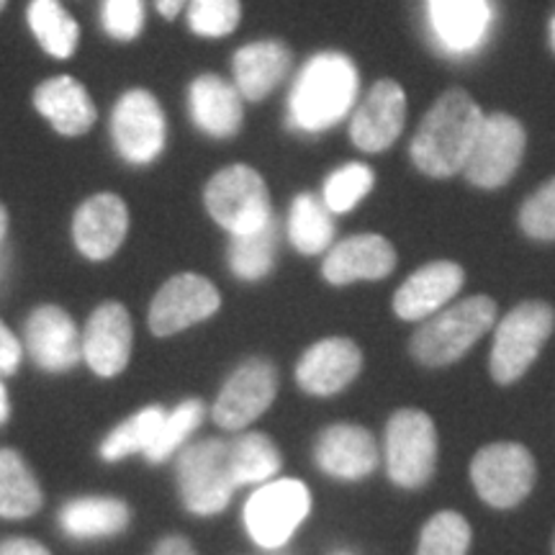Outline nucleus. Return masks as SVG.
<instances>
[{
	"label": "nucleus",
	"mask_w": 555,
	"mask_h": 555,
	"mask_svg": "<svg viewBox=\"0 0 555 555\" xmlns=\"http://www.w3.org/2000/svg\"><path fill=\"white\" fill-rule=\"evenodd\" d=\"M437 433L422 409H399L386 427L388 478L401 489H420L435 474Z\"/></svg>",
	"instance_id": "1a4fd4ad"
},
{
	"label": "nucleus",
	"mask_w": 555,
	"mask_h": 555,
	"mask_svg": "<svg viewBox=\"0 0 555 555\" xmlns=\"http://www.w3.org/2000/svg\"><path fill=\"white\" fill-rule=\"evenodd\" d=\"M129 232V208L116 193H95L73 217V240L82 258L103 262L119 253Z\"/></svg>",
	"instance_id": "dca6fc26"
},
{
	"label": "nucleus",
	"mask_w": 555,
	"mask_h": 555,
	"mask_svg": "<svg viewBox=\"0 0 555 555\" xmlns=\"http://www.w3.org/2000/svg\"><path fill=\"white\" fill-rule=\"evenodd\" d=\"M294 65V52L281 39H258L240 47L232 57L234 86L249 103L266 101L286 80Z\"/></svg>",
	"instance_id": "5701e85b"
},
{
	"label": "nucleus",
	"mask_w": 555,
	"mask_h": 555,
	"mask_svg": "<svg viewBox=\"0 0 555 555\" xmlns=\"http://www.w3.org/2000/svg\"><path fill=\"white\" fill-rule=\"evenodd\" d=\"M245 99L234 82L221 75L204 73L191 82L189 108L191 119L198 131L211 139H232L242 131L245 124Z\"/></svg>",
	"instance_id": "412c9836"
},
{
	"label": "nucleus",
	"mask_w": 555,
	"mask_h": 555,
	"mask_svg": "<svg viewBox=\"0 0 555 555\" xmlns=\"http://www.w3.org/2000/svg\"><path fill=\"white\" fill-rule=\"evenodd\" d=\"M486 119L483 108L463 88H448L422 116L409 157L422 176L446 180L466 168L470 152Z\"/></svg>",
	"instance_id": "f257e3e1"
},
{
	"label": "nucleus",
	"mask_w": 555,
	"mask_h": 555,
	"mask_svg": "<svg viewBox=\"0 0 555 555\" xmlns=\"http://www.w3.org/2000/svg\"><path fill=\"white\" fill-rule=\"evenodd\" d=\"M26 347L41 371L69 373L82 360V335L62 307L44 304L26 319Z\"/></svg>",
	"instance_id": "f3484780"
},
{
	"label": "nucleus",
	"mask_w": 555,
	"mask_h": 555,
	"mask_svg": "<svg viewBox=\"0 0 555 555\" xmlns=\"http://www.w3.org/2000/svg\"><path fill=\"white\" fill-rule=\"evenodd\" d=\"M18 365H21L18 337L13 335V332L5 327L3 319H0V373L11 376V373L18 371Z\"/></svg>",
	"instance_id": "58836bf2"
},
{
	"label": "nucleus",
	"mask_w": 555,
	"mask_h": 555,
	"mask_svg": "<svg viewBox=\"0 0 555 555\" xmlns=\"http://www.w3.org/2000/svg\"><path fill=\"white\" fill-rule=\"evenodd\" d=\"M288 240L296 253H327L335 240V214L314 193H298L288 211Z\"/></svg>",
	"instance_id": "cd10ccee"
},
{
	"label": "nucleus",
	"mask_w": 555,
	"mask_h": 555,
	"mask_svg": "<svg viewBox=\"0 0 555 555\" xmlns=\"http://www.w3.org/2000/svg\"><path fill=\"white\" fill-rule=\"evenodd\" d=\"M111 139L129 165H150L163 155L168 142V121L150 90H127L111 114Z\"/></svg>",
	"instance_id": "9d476101"
},
{
	"label": "nucleus",
	"mask_w": 555,
	"mask_h": 555,
	"mask_svg": "<svg viewBox=\"0 0 555 555\" xmlns=\"http://www.w3.org/2000/svg\"><path fill=\"white\" fill-rule=\"evenodd\" d=\"M547 47H551V52L555 54V11L551 21H547Z\"/></svg>",
	"instance_id": "c03bdc74"
},
{
	"label": "nucleus",
	"mask_w": 555,
	"mask_h": 555,
	"mask_svg": "<svg viewBox=\"0 0 555 555\" xmlns=\"http://www.w3.org/2000/svg\"><path fill=\"white\" fill-rule=\"evenodd\" d=\"M34 108L52 124L62 137H82L93 129L99 111L80 80L69 75L44 80L34 90Z\"/></svg>",
	"instance_id": "b1692460"
},
{
	"label": "nucleus",
	"mask_w": 555,
	"mask_h": 555,
	"mask_svg": "<svg viewBox=\"0 0 555 555\" xmlns=\"http://www.w3.org/2000/svg\"><path fill=\"white\" fill-rule=\"evenodd\" d=\"M470 527L457 512H437L422 530L416 555H466Z\"/></svg>",
	"instance_id": "f704fd0d"
},
{
	"label": "nucleus",
	"mask_w": 555,
	"mask_h": 555,
	"mask_svg": "<svg viewBox=\"0 0 555 555\" xmlns=\"http://www.w3.org/2000/svg\"><path fill=\"white\" fill-rule=\"evenodd\" d=\"M189 5V0H155V9L163 18H178V13Z\"/></svg>",
	"instance_id": "a19ab883"
},
{
	"label": "nucleus",
	"mask_w": 555,
	"mask_h": 555,
	"mask_svg": "<svg viewBox=\"0 0 555 555\" xmlns=\"http://www.w3.org/2000/svg\"><path fill=\"white\" fill-rule=\"evenodd\" d=\"M208 217L229 234L258 232L273 219L266 178L245 163H234L214 172L204 189Z\"/></svg>",
	"instance_id": "20e7f679"
},
{
	"label": "nucleus",
	"mask_w": 555,
	"mask_h": 555,
	"mask_svg": "<svg viewBox=\"0 0 555 555\" xmlns=\"http://www.w3.org/2000/svg\"><path fill=\"white\" fill-rule=\"evenodd\" d=\"M311 512V494L307 483L296 478H275L266 481L247 499L245 527L255 545L262 551H278L294 538Z\"/></svg>",
	"instance_id": "6e6552de"
},
{
	"label": "nucleus",
	"mask_w": 555,
	"mask_h": 555,
	"mask_svg": "<svg viewBox=\"0 0 555 555\" xmlns=\"http://www.w3.org/2000/svg\"><path fill=\"white\" fill-rule=\"evenodd\" d=\"M229 442V461L237 486L266 483L281 470V453L275 442L262 433H245Z\"/></svg>",
	"instance_id": "7c9ffc66"
},
{
	"label": "nucleus",
	"mask_w": 555,
	"mask_h": 555,
	"mask_svg": "<svg viewBox=\"0 0 555 555\" xmlns=\"http://www.w3.org/2000/svg\"><path fill=\"white\" fill-rule=\"evenodd\" d=\"M555 330V309L545 301H522L499 322L491 345V376L496 384H515L535 363Z\"/></svg>",
	"instance_id": "423d86ee"
},
{
	"label": "nucleus",
	"mask_w": 555,
	"mask_h": 555,
	"mask_svg": "<svg viewBox=\"0 0 555 555\" xmlns=\"http://www.w3.org/2000/svg\"><path fill=\"white\" fill-rule=\"evenodd\" d=\"M11 416V401H9V391H5L3 380H0V425H5Z\"/></svg>",
	"instance_id": "79ce46f5"
},
{
	"label": "nucleus",
	"mask_w": 555,
	"mask_h": 555,
	"mask_svg": "<svg viewBox=\"0 0 555 555\" xmlns=\"http://www.w3.org/2000/svg\"><path fill=\"white\" fill-rule=\"evenodd\" d=\"M5 232H9V211H5V206L0 204V242H3Z\"/></svg>",
	"instance_id": "37998d69"
},
{
	"label": "nucleus",
	"mask_w": 555,
	"mask_h": 555,
	"mask_svg": "<svg viewBox=\"0 0 555 555\" xmlns=\"http://www.w3.org/2000/svg\"><path fill=\"white\" fill-rule=\"evenodd\" d=\"M376 185V172L365 163H345L324 178L322 201L332 214H350L360 201L371 196Z\"/></svg>",
	"instance_id": "473e14b6"
},
{
	"label": "nucleus",
	"mask_w": 555,
	"mask_h": 555,
	"mask_svg": "<svg viewBox=\"0 0 555 555\" xmlns=\"http://www.w3.org/2000/svg\"><path fill=\"white\" fill-rule=\"evenodd\" d=\"M429 21L450 50H470L489 29V0H429Z\"/></svg>",
	"instance_id": "a878e982"
},
{
	"label": "nucleus",
	"mask_w": 555,
	"mask_h": 555,
	"mask_svg": "<svg viewBox=\"0 0 555 555\" xmlns=\"http://www.w3.org/2000/svg\"><path fill=\"white\" fill-rule=\"evenodd\" d=\"M60 527L75 540L121 535L129 527V504L116 496H78L60 509Z\"/></svg>",
	"instance_id": "393cba45"
},
{
	"label": "nucleus",
	"mask_w": 555,
	"mask_h": 555,
	"mask_svg": "<svg viewBox=\"0 0 555 555\" xmlns=\"http://www.w3.org/2000/svg\"><path fill=\"white\" fill-rule=\"evenodd\" d=\"M44 504L41 486L18 450H0V517L26 519Z\"/></svg>",
	"instance_id": "bb28decb"
},
{
	"label": "nucleus",
	"mask_w": 555,
	"mask_h": 555,
	"mask_svg": "<svg viewBox=\"0 0 555 555\" xmlns=\"http://www.w3.org/2000/svg\"><path fill=\"white\" fill-rule=\"evenodd\" d=\"M278 393V371L266 358H247L237 365V371L221 386L217 401H214V422L227 433H237L253 425L268 406L273 404Z\"/></svg>",
	"instance_id": "ddd939ff"
},
{
	"label": "nucleus",
	"mask_w": 555,
	"mask_h": 555,
	"mask_svg": "<svg viewBox=\"0 0 555 555\" xmlns=\"http://www.w3.org/2000/svg\"><path fill=\"white\" fill-rule=\"evenodd\" d=\"M496 322V301L489 296H470L453 307L427 317L414 332L412 356L427 367H442L461 360Z\"/></svg>",
	"instance_id": "7ed1b4c3"
},
{
	"label": "nucleus",
	"mask_w": 555,
	"mask_h": 555,
	"mask_svg": "<svg viewBox=\"0 0 555 555\" xmlns=\"http://www.w3.org/2000/svg\"><path fill=\"white\" fill-rule=\"evenodd\" d=\"M553 553H555V545H553Z\"/></svg>",
	"instance_id": "49530a36"
},
{
	"label": "nucleus",
	"mask_w": 555,
	"mask_h": 555,
	"mask_svg": "<svg viewBox=\"0 0 555 555\" xmlns=\"http://www.w3.org/2000/svg\"><path fill=\"white\" fill-rule=\"evenodd\" d=\"M240 21L242 0H189V26L196 37L224 39Z\"/></svg>",
	"instance_id": "c9c22d12"
},
{
	"label": "nucleus",
	"mask_w": 555,
	"mask_h": 555,
	"mask_svg": "<svg viewBox=\"0 0 555 555\" xmlns=\"http://www.w3.org/2000/svg\"><path fill=\"white\" fill-rule=\"evenodd\" d=\"M221 307L219 288L198 273L172 275L150 304V330L155 337H172L206 322Z\"/></svg>",
	"instance_id": "f8f14e48"
},
{
	"label": "nucleus",
	"mask_w": 555,
	"mask_h": 555,
	"mask_svg": "<svg viewBox=\"0 0 555 555\" xmlns=\"http://www.w3.org/2000/svg\"><path fill=\"white\" fill-rule=\"evenodd\" d=\"M150 555H196V551H193L191 540H185L183 535H168L159 540Z\"/></svg>",
	"instance_id": "ea45409f"
},
{
	"label": "nucleus",
	"mask_w": 555,
	"mask_h": 555,
	"mask_svg": "<svg viewBox=\"0 0 555 555\" xmlns=\"http://www.w3.org/2000/svg\"><path fill=\"white\" fill-rule=\"evenodd\" d=\"M180 502L191 515L214 517L224 512L240 489L229 461V442L219 437L193 442L178 455Z\"/></svg>",
	"instance_id": "39448f33"
},
{
	"label": "nucleus",
	"mask_w": 555,
	"mask_h": 555,
	"mask_svg": "<svg viewBox=\"0 0 555 555\" xmlns=\"http://www.w3.org/2000/svg\"><path fill=\"white\" fill-rule=\"evenodd\" d=\"M378 446L367 429L358 425H332L322 429L314 446V461L324 474L343 481H360L378 468Z\"/></svg>",
	"instance_id": "4be33fe9"
},
{
	"label": "nucleus",
	"mask_w": 555,
	"mask_h": 555,
	"mask_svg": "<svg viewBox=\"0 0 555 555\" xmlns=\"http://www.w3.org/2000/svg\"><path fill=\"white\" fill-rule=\"evenodd\" d=\"M134 324L124 304L106 301L90 314L82 330V360L101 378L119 376L129 365Z\"/></svg>",
	"instance_id": "2eb2a0df"
},
{
	"label": "nucleus",
	"mask_w": 555,
	"mask_h": 555,
	"mask_svg": "<svg viewBox=\"0 0 555 555\" xmlns=\"http://www.w3.org/2000/svg\"><path fill=\"white\" fill-rule=\"evenodd\" d=\"M165 414L168 412H165L163 406L152 404V406L139 409V412L131 414L127 422H121L119 427L111 429L108 437L101 442V448H99L103 461L119 463L129 455L147 453L152 442H155L159 427H163Z\"/></svg>",
	"instance_id": "2f4dec72"
},
{
	"label": "nucleus",
	"mask_w": 555,
	"mask_h": 555,
	"mask_svg": "<svg viewBox=\"0 0 555 555\" xmlns=\"http://www.w3.org/2000/svg\"><path fill=\"white\" fill-rule=\"evenodd\" d=\"M360 75L343 52H319L304 62L288 93V124L307 134L337 127L358 101Z\"/></svg>",
	"instance_id": "f03ea898"
},
{
	"label": "nucleus",
	"mask_w": 555,
	"mask_h": 555,
	"mask_svg": "<svg viewBox=\"0 0 555 555\" xmlns=\"http://www.w3.org/2000/svg\"><path fill=\"white\" fill-rule=\"evenodd\" d=\"M527 152V129L506 111L486 114L463 178L481 191H499L517 176Z\"/></svg>",
	"instance_id": "0eeeda50"
},
{
	"label": "nucleus",
	"mask_w": 555,
	"mask_h": 555,
	"mask_svg": "<svg viewBox=\"0 0 555 555\" xmlns=\"http://www.w3.org/2000/svg\"><path fill=\"white\" fill-rule=\"evenodd\" d=\"M397 268V249L380 234H352L330 247L322 262L324 281L350 286L358 281H380Z\"/></svg>",
	"instance_id": "aec40b11"
},
{
	"label": "nucleus",
	"mask_w": 555,
	"mask_h": 555,
	"mask_svg": "<svg viewBox=\"0 0 555 555\" xmlns=\"http://www.w3.org/2000/svg\"><path fill=\"white\" fill-rule=\"evenodd\" d=\"M101 26L111 39L134 41L144 29V0H103Z\"/></svg>",
	"instance_id": "4c0bfd02"
},
{
	"label": "nucleus",
	"mask_w": 555,
	"mask_h": 555,
	"mask_svg": "<svg viewBox=\"0 0 555 555\" xmlns=\"http://www.w3.org/2000/svg\"><path fill=\"white\" fill-rule=\"evenodd\" d=\"M5 5H9V0H0V11H3Z\"/></svg>",
	"instance_id": "a18cd8bd"
},
{
	"label": "nucleus",
	"mask_w": 555,
	"mask_h": 555,
	"mask_svg": "<svg viewBox=\"0 0 555 555\" xmlns=\"http://www.w3.org/2000/svg\"><path fill=\"white\" fill-rule=\"evenodd\" d=\"M278 255V224L270 219L266 227L249 234H232L227 249L229 270L240 278V281L258 283L262 278L273 273Z\"/></svg>",
	"instance_id": "c756f323"
},
{
	"label": "nucleus",
	"mask_w": 555,
	"mask_h": 555,
	"mask_svg": "<svg viewBox=\"0 0 555 555\" xmlns=\"http://www.w3.org/2000/svg\"><path fill=\"white\" fill-rule=\"evenodd\" d=\"M470 481L486 504L512 509L535 486V461L517 442L486 446L470 463Z\"/></svg>",
	"instance_id": "9b49d317"
},
{
	"label": "nucleus",
	"mask_w": 555,
	"mask_h": 555,
	"mask_svg": "<svg viewBox=\"0 0 555 555\" xmlns=\"http://www.w3.org/2000/svg\"><path fill=\"white\" fill-rule=\"evenodd\" d=\"M204 416H206V406L201 399L183 401V404H178L172 412L165 414L163 427H159L155 442H152L147 453H144L147 455V461L155 463V466L157 463L170 461V457L185 446V440H189V437L201 427Z\"/></svg>",
	"instance_id": "72a5a7b5"
},
{
	"label": "nucleus",
	"mask_w": 555,
	"mask_h": 555,
	"mask_svg": "<svg viewBox=\"0 0 555 555\" xmlns=\"http://www.w3.org/2000/svg\"><path fill=\"white\" fill-rule=\"evenodd\" d=\"M517 224L530 240L555 242V178H547L522 201Z\"/></svg>",
	"instance_id": "e433bc0d"
},
{
	"label": "nucleus",
	"mask_w": 555,
	"mask_h": 555,
	"mask_svg": "<svg viewBox=\"0 0 555 555\" xmlns=\"http://www.w3.org/2000/svg\"><path fill=\"white\" fill-rule=\"evenodd\" d=\"M363 352L347 337H327L311 345L296 365V384L311 397H335L358 378Z\"/></svg>",
	"instance_id": "a211bd4d"
},
{
	"label": "nucleus",
	"mask_w": 555,
	"mask_h": 555,
	"mask_svg": "<svg viewBox=\"0 0 555 555\" xmlns=\"http://www.w3.org/2000/svg\"><path fill=\"white\" fill-rule=\"evenodd\" d=\"M406 127V90L399 80L380 78L352 111L350 139L360 152L380 155L399 142Z\"/></svg>",
	"instance_id": "4468645a"
},
{
	"label": "nucleus",
	"mask_w": 555,
	"mask_h": 555,
	"mask_svg": "<svg viewBox=\"0 0 555 555\" xmlns=\"http://www.w3.org/2000/svg\"><path fill=\"white\" fill-rule=\"evenodd\" d=\"M26 21H29L39 47L50 57L69 60L78 50L80 26L60 0H31L26 9Z\"/></svg>",
	"instance_id": "c85d7f7f"
},
{
	"label": "nucleus",
	"mask_w": 555,
	"mask_h": 555,
	"mask_svg": "<svg viewBox=\"0 0 555 555\" xmlns=\"http://www.w3.org/2000/svg\"><path fill=\"white\" fill-rule=\"evenodd\" d=\"M466 283V273L453 260H435L414 270L393 294V311L404 322H425L446 309Z\"/></svg>",
	"instance_id": "6ab92c4d"
}]
</instances>
